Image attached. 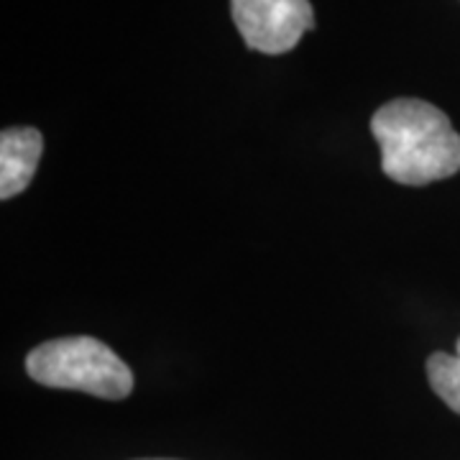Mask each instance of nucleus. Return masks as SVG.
I'll return each mask as SVG.
<instances>
[{
	"label": "nucleus",
	"mask_w": 460,
	"mask_h": 460,
	"mask_svg": "<svg viewBox=\"0 0 460 460\" xmlns=\"http://www.w3.org/2000/svg\"><path fill=\"white\" fill-rule=\"evenodd\" d=\"M41 154L44 136L31 126L5 128L0 133V198H16L29 187Z\"/></svg>",
	"instance_id": "obj_4"
},
{
	"label": "nucleus",
	"mask_w": 460,
	"mask_h": 460,
	"mask_svg": "<svg viewBox=\"0 0 460 460\" xmlns=\"http://www.w3.org/2000/svg\"><path fill=\"white\" fill-rule=\"evenodd\" d=\"M428 378L432 392L443 399L450 410L460 414V338L458 353H432L428 358Z\"/></svg>",
	"instance_id": "obj_5"
},
{
	"label": "nucleus",
	"mask_w": 460,
	"mask_h": 460,
	"mask_svg": "<svg viewBox=\"0 0 460 460\" xmlns=\"http://www.w3.org/2000/svg\"><path fill=\"white\" fill-rule=\"evenodd\" d=\"M230 13L248 49L284 54L314 29L310 0H230Z\"/></svg>",
	"instance_id": "obj_3"
},
{
	"label": "nucleus",
	"mask_w": 460,
	"mask_h": 460,
	"mask_svg": "<svg viewBox=\"0 0 460 460\" xmlns=\"http://www.w3.org/2000/svg\"><path fill=\"white\" fill-rule=\"evenodd\" d=\"M381 146V166L389 180L425 187L460 172V136L450 118L428 100L399 98L371 118Z\"/></svg>",
	"instance_id": "obj_1"
},
{
	"label": "nucleus",
	"mask_w": 460,
	"mask_h": 460,
	"mask_svg": "<svg viewBox=\"0 0 460 460\" xmlns=\"http://www.w3.org/2000/svg\"><path fill=\"white\" fill-rule=\"evenodd\" d=\"M29 376L51 389H72L100 399H126L133 371L111 345L90 335L59 338L33 348L26 358Z\"/></svg>",
	"instance_id": "obj_2"
}]
</instances>
